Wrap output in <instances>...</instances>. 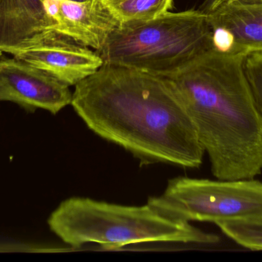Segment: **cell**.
Wrapping results in <instances>:
<instances>
[{
    "label": "cell",
    "mask_w": 262,
    "mask_h": 262,
    "mask_svg": "<svg viewBox=\"0 0 262 262\" xmlns=\"http://www.w3.org/2000/svg\"><path fill=\"white\" fill-rule=\"evenodd\" d=\"M72 106L90 130L130 152L140 166L203 164L193 123L165 77L103 64L75 86Z\"/></svg>",
    "instance_id": "obj_1"
},
{
    "label": "cell",
    "mask_w": 262,
    "mask_h": 262,
    "mask_svg": "<svg viewBox=\"0 0 262 262\" xmlns=\"http://www.w3.org/2000/svg\"><path fill=\"white\" fill-rule=\"evenodd\" d=\"M246 57L212 48L165 77L218 179H248L262 172V115L245 74Z\"/></svg>",
    "instance_id": "obj_2"
},
{
    "label": "cell",
    "mask_w": 262,
    "mask_h": 262,
    "mask_svg": "<svg viewBox=\"0 0 262 262\" xmlns=\"http://www.w3.org/2000/svg\"><path fill=\"white\" fill-rule=\"evenodd\" d=\"M48 224L60 239L75 249L91 243L118 249L142 243L212 245L220 241L219 235L169 218L148 203L123 206L72 197L51 214Z\"/></svg>",
    "instance_id": "obj_3"
},
{
    "label": "cell",
    "mask_w": 262,
    "mask_h": 262,
    "mask_svg": "<svg viewBox=\"0 0 262 262\" xmlns=\"http://www.w3.org/2000/svg\"><path fill=\"white\" fill-rule=\"evenodd\" d=\"M212 48L207 16L189 9L121 25L95 52L104 64L166 77Z\"/></svg>",
    "instance_id": "obj_4"
},
{
    "label": "cell",
    "mask_w": 262,
    "mask_h": 262,
    "mask_svg": "<svg viewBox=\"0 0 262 262\" xmlns=\"http://www.w3.org/2000/svg\"><path fill=\"white\" fill-rule=\"evenodd\" d=\"M148 204L177 221L215 223L262 219V183L179 176Z\"/></svg>",
    "instance_id": "obj_5"
},
{
    "label": "cell",
    "mask_w": 262,
    "mask_h": 262,
    "mask_svg": "<svg viewBox=\"0 0 262 262\" xmlns=\"http://www.w3.org/2000/svg\"><path fill=\"white\" fill-rule=\"evenodd\" d=\"M72 98L69 86L53 75L14 56L0 58V101L56 115L72 105Z\"/></svg>",
    "instance_id": "obj_6"
},
{
    "label": "cell",
    "mask_w": 262,
    "mask_h": 262,
    "mask_svg": "<svg viewBox=\"0 0 262 262\" xmlns=\"http://www.w3.org/2000/svg\"><path fill=\"white\" fill-rule=\"evenodd\" d=\"M200 9L212 29L214 49L246 55L262 52V1L206 0Z\"/></svg>",
    "instance_id": "obj_7"
},
{
    "label": "cell",
    "mask_w": 262,
    "mask_h": 262,
    "mask_svg": "<svg viewBox=\"0 0 262 262\" xmlns=\"http://www.w3.org/2000/svg\"><path fill=\"white\" fill-rule=\"evenodd\" d=\"M12 55L69 86H76L104 64L96 52L55 31L46 32L33 46Z\"/></svg>",
    "instance_id": "obj_8"
},
{
    "label": "cell",
    "mask_w": 262,
    "mask_h": 262,
    "mask_svg": "<svg viewBox=\"0 0 262 262\" xmlns=\"http://www.w3.org/2000/svg\"><path fill=\"white\" fill-rule=\"evenodd\" d=\"M44 6L53 31L95 51L121 26L101 0H45Z\"/></svg>",
    "instance_id": "obj_9"
},
{
    "label": "cell",
    "mask_w": 262,
    "mask_h": 262,
    "mask_svg": "<svg viewBox=\"0 0 262 262\" xmlns=\"http://www.w3.org/2000/svg\"><path fill=\"white\" fill-rule=\"evenodd\" d=\"M120 25L147 21L167 13L173 0H101Z\"/></svg>",
    "instance_id": "obj_10"
},
{
    "label": "cell",
    "mask_w": 262,
    "mask_h": 262,
    "mask_svg": "<svg viewBox=\"0 0 262 262\" xmlns=\"http://www.w3.org/2000/svg\"><path fill=\"white\" fill-rule=\"evenodd\" d=\"M216 226L238 246L251 251H262V219L224 221Z\"/></svg>",
    "instance_id": "obj_11"
},
{
    "label": "cell",
    "mask_w": 262,
    "mask_h": 262,
    "mask_svg": "<svg viewBox=\"0 0 262 262\" xmlns=\"http://www.w3.org/2000/svg\"><path fill=\"white\" fill-rule=\"evenodd\" d=\"M244 70L254 99L262 115V52L246 55Z\"/></svg>",
    "instance_id": "obj_12"
},
{
    "label": "cell",
    "mask_w": 262,
    "mask_h": 262,
    "mask_svg": "<svg viewBox=\"0 0 262 262\" xmlns=\"http://www.w3.org/2000/svg\"><path fill=\"white\" fill-rule=\"evenodd\" d=\"M70 1H74V2H84V1H86V0H70Z\"/></svg>",
    "instance_id": "obj_13"
},
{
    "label": "cell",
    "mask_w": 262,
    "mask_h": 262,
    "mask_svg": "<svg viewBox=\"0 0 262 262\" xmlns=\"http://www.w3.org/2000/svg\"><path fill=\"white\" fill-rule=\"evenodd\" d=\"M251 1H262V0H251Z\"/></svg>",
    "instance_id": "obj_14"
}]
</instances>
